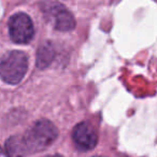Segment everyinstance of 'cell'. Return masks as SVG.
<instances>
[{"label":"cell","mask_w":157,"mask_h":157,"mask_svg":"<svg viewBox=\"0 0 157 157\" xmlns=\"http://www.w3.org/2000/svg\"><path fill=\"white\" fill-rule=\"evenodd\" d=\"M58 130L52 122L39 120L23 136L29 153H37L45 150L56 140Z\"/></svg>","instance_id":"6da1fadb"},{"label":"cell","mask_w":157,"mask_h":157,"mask_svg":"<svg viewBox=\"0 0 157 157\" xmlns=\"http://www.w3.org/2000/svg\"><path fill=\"white\" fill-rule=\"evenodd\" d=\"M28 56L22 51H11L1 58L0 74L5 82L12 85L20 83L27 72Z\"/></svg>","instance_id":"7a4b0ae2"},{"label":"cell","mask_w":157,"mask_h":157,"mask_svg":"<svg viewBox=\"0 0 157 157\" xmlns=\"http://www.w3.org/2000/svg\"><path fill=\"white\" fill-rule=\"evenodd\" d=\"M8 28L11 40L17 44H26L30 42L35 33L33 21L23 12L15 13L10 17Z\"/></svg>","instance_id":"3957f363"},{"label":"cell","mask_w":157,"mask_h":157,"mask_svg":"<svg viewBox=\"0 0 157 157\" xmlns=\"http://www.w3.org/2000/svg\"><path fill=\"white\" fill-rule=\"evenodd\" d=\"M48 7L44 5L42 11L54 23V27L60 31H70L75 26V21L70 11H68L61 3L50 2Z\"/></svg>","instance_id":"277c9868"},{"label":"cell","mask_w":157,"mask_h":157,"mask_svg":"<svg viewBox=\"0 0 157 157\" xmlns=\"http://www.w3.org/2000/svg\"><path fill=\"white\" fill-rule=\"evenodd\" d=\"M72 140L81 151H90L97 145L98 136L95 128L86 122L78 123L72 131Z\"/></svg>","instance_id":"5b68a950"},{"label":"cell","mask_w":157,"mask_h":157,"mask_svg":"<svg viewBox=\"0 0 157 157\" xmlns=\"http://www.w3.org/2000/svg\"><path fill=\"white\" fill-rule=\"evenodd\" d=\"M29 153L24 138L13 136L5 143V154L7 157H25Z\"/></svg>","instance_id":"8992f818"},{"label":"cell","mask_w":157,"mask_h":157,"mask_svg":"<svg viewBox=\"0 0 157 157\" xmlns=\"http://www.w3.org/2000/svg\"><path fill=\"white\" fill-rule=\"evenodd\" d=\"M56 52L51 42H44L39 46L37 52V67L40 69L48 67L55 58Z\"/></svg>","instance_id":"52a82bcc"},{"label":"cell","mask_w":157,"mask_h":157,"mask_svg":"<svg viewBox=\"0 0 157 157\" xmlns=\"http://www.w3.org/2000/svg\"><path fill=\"white\" fill-rule=\"evenodd\" d=\"M45 157H63L60 155H50V156H45Z\"/></svg>","instance_id":"ba28073f"},{"label":"cell","mask_w":157,"mask_h":157,"mask_svg":"<svg viewBox=\"0 0 157 157\" xmlns=\"http://www.w3.org/2000/svg\"><path fill=\"white\" fill-rule=\"evenodd\" d=\"M94 157H105V156H94Z\"/></svg>","instance_id":"9c48e42d"}]
</instances>
